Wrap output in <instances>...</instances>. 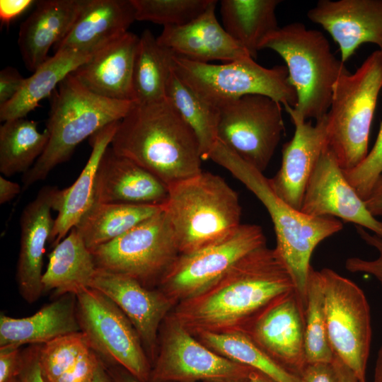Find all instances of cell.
<instances>
[{
  "label": "cell",
  "instance_id": "cell-1",
  "mask_svg": "<svg viewBox=\"0 0 382 382\" xmlns=\"http://www.w3.org/2000/svg\"><path fill=\"white\" fill-rule=\"evenodd\" d=\"M293 289L285 263L275 248L266 245L246 255L202 291L178 303L168 316L193 335L243 331L267 305Z\"/></svg>",
  "mask_w": 382,
  "mask_h": 382
},
{
  "label": "cell",
  "instance_id": "cell-2",
  "mask_svg": "<svg viewBox=\"0 0 382 382\" xmlns=\"http://www.w3.org/2000/svg\"><path fill=\"white\" fill-rule=\"evenodd\" d=\"M110 147L168 187L202 171L198 139L167 98L136 103L120 121Z\"/></svg>",
  "mask_w": 382,
  "mask_h": 382
},
{
  "label": "cell",
  "instance_id": "cell-3",
  "mask_svg": "<svg viewBox=\"0 0 382 382\" xmlns=\"http://www.w3.org/2000/svg\"><path fill=\"white\" fill-rule=\"evenodd\" d=\"M208 159L228 170L262 203L272 221L274 248L292 277L295 290L306 306L308 277L312 253L327 238L340 231L343 225L332 216L304 214L279 197L263 173L240 158L219 139Z\"/></svg>",
  "mask_w": 382,
  "mask_h": 382
},
{
  "label": "cell",
  "instance_id": "cell-4",
  "mask_svg": "<svg viewBox=\"0 0 382 382\" xmlns=\"http://www.w3.org/2000/svg\"><path fill=\"white\" fill-rule=\"evenodd\" d=\"M46 129L50 138L42 154L22 178L23 189L45 180L58 165L71 156L84 139L105 126L120 121L136 103L100 96L71 74L56 88Z\"/></svg>",
  "mask_w": 382,
  "mask_h": 382
},
{
  "label": "cell",
  "instance_id": "cell-5",
  "mask_svg": "<svg viewBox=\"0 0 382 382\" xmlns=\"http://www.w3.org/2000/svg\"><path fill=\"white\" fill-rule=\"evenodd\" d=\"M168 187L163 212L180 254L219 241L241 224L238 193L221 177L202 170Z\"/></svg>",
  "mask_w": 382,
  "mask_h": 382
},
{
  "label": "cell",
  "instance_id": "cell-6",
  "mask_svg": "<svg viewBox=\"0 0 382 382\" xmlns=\"http://www.w3.org/2000/svg\"><path fill=\"white\" fill-rule=\"evenodd\" d=\"M382 88V51L377 50L354 72L345 68L335 81L327 117V146L343 170L367 155L370 129Z\"/></svg>",
  "mask_w": 382,
  "mask_h": 382
},
{
  "label": "cell",
  "instance_id": "cell-7",
  "mask_svg": "<svg viewBox=\"0 0 382 382\" xmlns=\"http://www.w3.org/2000/svg\"><path fill=\"white\" fill-rule=\"evenodd\" d=\"M262 49L274 50L285 62L289 82L297 95L294 110L306 120L324 117L330 108L333 86L346 68L332 53L325 35L294 22L269 35L261 45Z\"/></svg>",
  "mask_w": 382,
  "mask_h": 382
},
{
  "label": "cell",
  "instance_id": "cell-8",
  "mask_svg": "<svg viewBox=\"0 0 382 382\" xmlns=\"http://www.w3.org/2000/svg\"><path fill=\"white\" fill-rule=\"evenodd\" d=\"M173 70L201 99L215 108L248 95H262L294 108L295 88L284 65L265 68L250 57L223 64L198 62L174 56Z\"/></svg>",
  "mask_w": 382,
  "mask_h": 382
},
{
  "label": "cell",
  "instance_id": "cell-9",
  "mask_svg": "<svg viewBox=\"0 0 382 382\" xmlns=\"http://www.w3.org/2000/svg\"><path fill=\"white\" fill-rule=\"evenodd\" d=\"M91 252L98 269L129 277L150 289L157 288L180 254L163 209Z\"/></svg>",
  "mask_w": 382,
  "mask_h": 382
},
{
  "label": "cell",
  "instance_id": "cell-10",
  "mask_svg": "<svg viewBox=\"0 0 382 382\" xmlns=\"http://www.w3.org/2000/svg\"><path fill=\"white\" fill-rule=\"evenodd\" d=\"M319 273L330 347L359 382H367L371 326L364 293L354 282L333 270L323 268Z\"/></svg>",
  "mask_w": 382,
  "mask_h": 382
},
{
  "label": "cell",
  "instance_id": "cell-11",
  "mask_svg": "<svg viewBox=\"0 0 382 382\" xmlns=\"http://www.w3.org/2000/svg\"><path fill=\"white\" fill-rule=\"evenodd\" d=\"M76 299L81 332L104 363L120 366L149 382L151 361L124 312L107 296L91 287L79 291Z\"/></svg>",
  "mask_w": 382,
  "mask_h": 382
},
{
  "label": "cell",
  "instance_id": "cell-12",
  "mask_svg": "<svg viewBox=\"0 0 382 382\" xmlns=\"http://www.w3.org/2000/svg\"><path fill=\"white\" fill-rule=\"evenodd\" d=\"M252 370L208 348L168 315L149 382H248Z\"/></svg>",
  "mask_w": 382,
  "mask_h": 382
},
{
  "label": "cell",
  "instance_id": "cell-13",
  "mask_svg": "<svg viewBox=\"0 0 382 382\" xmlns=\"http://www.w3.org/2000/svg\"><path fill=\"white\" fill-rule=\"evenodd\" d=\"M218 139L263 173L284 132L282 104L248 95L218 108Z\"/></svg>",
  "mask_w": 382,
  "mask_h": 382
},
{
  "label": "cell",
  "instance_id": "cell-14",
  "mask_svg": "<svg viewBox=\"0 0 382 382\" xmlns=\"http://www.w3.org/2000/svg\"><path fill=\"white\" fill-rule=\"evenodd\" d=\"M266 245L261 226L241 224L219 241L180 254L157 289L176 305L207 289L246 255Z\"/></svg>",
  "mask_w": 382,
  "mask_h": 382
},
{
  "label": "cell",
  "instance_id": "cell-15",
  "mask_svg": "<svg viewBox=\"0 0 382 382\" xmlns=\"http://www.w3.org/2000/svg\"><path fill=\"white\" fill-rule=\"evenodd\" d=\"M304 312L293 289L272 301L242 332L283 369L300 377L308 365Z\"/></svg>",
  "mask_w": 382,
  "mask_h": 382
},
{
  "label": "cell",
  "instance_id": "cell-16",
  "mask_svg": "<svg viewBox=\"0 0 382 382\" xmlns=\"http://www.w3.org/2000/svg\"><path fill=\"white\" fill-rule=\"evenodd\" d=\"M300 211L310 216L340 218L382 237V221L369 212L327 145L308 180Z\"/></svg>",
  "mask_w": 382,
  "mask_h": 382
},
{
  "label": "cell",
  "instance_id": "cell-17",
  "mask_svg": "<svg viewBox=\"0 0 382 382\" xmlns=\"http://www.w3.org/2000/svg\"><path fill=\"white\" fill-rule=\"evenodd\" d=\"M90 287L107 296L124 312L152 365L157 354L160 328L175 303L157 288H147L129 277L99 269Z\"/></svg>",
  "mask_w": 382,
  "mask_h": 382
},
{
  "label": "cell",
  "instance_id": "cell-18",
  "mask_svg": "<svg viewBox=\"0 0 382 382\" xmlns=\"http://www.w3.org/2000/svg\"><path fill=\"white\" fill-rule=\"evenodd\" d=\"M294 125V134L282 150V163L270 179L273 191L282 200L300 211L308 180L327 145L326 115L313 125L284 106Z\"/></svg>",
  "mask_w": 382,
  "mask_h": 382
},
{
  "label": "cell",
  "instance_id": "cell-19",
  "mask_svg": "<svg viewBox=\"0 0 382 382\" xmlns=\"http://www.w3.org/2000/svg\"><path fill=\"white\" fill-rule=\"evenodd\" d=\"M307 17L330 35L343 63L365 43L382 51V0H320Z\"/></svg>",
  "mask_w": 382,
  "mask_h": 382
},
{
  "label": "cell",
  "instance_id": "cell-20",
  "mask_svg": "<svg viewBox=\"0 0 382 382\" xmlns=\"http://www.w3.org/2000/svg\"><path fill=\"white\" fill-rule=\"evenodd\" d=\"M58 192L54 186L41 188L25 207L20 218L16 280L20 295L28 303H35L43 294V256L54 225L51 212L54 210Z\"/></svg>",
  "mask_w": 382,
  "mask_h": 382
},
{
  "label": "cell",
  "instance_id": "cell-21",
  "mask_svg": "<svg viewBox=\"0 0 382 382\" xmlns=\"http://www.w3.org/2000/svg\"><path fill=\"white\" fill-rule=\"evenodd\" d=\"M168 187L141 166L109 146L98 165L93 203L163 204Z\"/></svg>",
  "mask_w": 382,
  "mask_h": 382
},
{
  "label": "cell",
  "instance_id": "cell-22",
  "mask_svg": "<svg viewBox=\"0 0 382 382\" xmlns=\"http://www.w3.org/2000/svg\"><path fill=\"white\" fill-rule=\"evenodd\" d=\"M216 4L217 1L212 0L199 16L187 24L164 26L157 41L175 55L198 62L220 60L227 63L250 57L218 22Z\"/></svg>",
  "mask_w": 382,
  "mask_h": 382
},
{
  "label": "cell",
  "instance_id": "cell-23",
  "mask_svg": "<svg viewBox=\"0 0 382 382\" xmlns=\"http://www.w3.org/2000/svg\"><path fill=\"white\" fill-rule=\"evenodd\" d=\"M139 41V37L128 31L97 50L71 74L100 96L135 101L133 71Z\"/></svg>",
  "mask_w": 382,
  "mask_h": 382
},
{
  "label": "cell",
  "instance_id": "cell-24",
  "mask_svg": "<svg viewBox=\"0 0 382 382\" xmlns=\"http://www.w3.org/2000/svg\"><path fill=\"white\" fill-rule=\"evenodd\" d=\"M134 21L132 0H83L69 32L54 49L55 52L74 50L94 53L128 32Z\"/></svg>",
  "mask_w": 382,
  "mask_h": 382
},
{
  "label": "cell",
  "instance_id": "cell-25",
  "mask_svg": "<svg viewBox=\"0 0 382 382\" xmlns=\"http://www.w3.org/2000/svg\"><path fill=\"white\" fill-rule=\"evenodd\" d=\"M83 0L37 1L21 23L18 45L26 68L33 73L49 57L50 49L60 42L73 25Z\"/></svg>",
  "mask_w": 382,
  "mask_h": 382
},
{
  "label": "cell",
  "instance_id": "cell-26",
  "mask_svg": "<svg viewBox=\"0 0 382 382\" xmlns=\"http://www.w3.org/2000/svg\"><path fill=\"white\" fill-rule=\"evenodd\" d=\"M81 332L74 294L62 295L37 312L25 318L1 313L0 348L43 345L58 337Z\"/></svg>",
  "mask_w": 382,
  "mask_h": 382
},
{
  "label": "cell",
  "instance_id": "cell-27",
  "mask_svg": "<svg viewBox=\"0 0 382 382\" xmlns=\"http://www.w3.org/2000/svg\"><path fill=\"white\" fill-rule=\"evenodd\" d=\"M120 121L112 122L89 138L90 156L80 175L71 186L59 190L54 211L57 215L49 243L57 245L74 228L93 202L94 183L101 158L109 147Z\"/></svg>",
  "mask_w": 382,
  "mask_h": 382
},
{
  "label": "cell",
  "instance_id": "cell-28",
  "mask_svg": "<svg viewBox=\"0 0 382 382\" xmlns=\"http://www.w3.org/2000/svg\"><path fill=\"white\" fill-rule=\"evenodd\" d=\"M48 258L42 277L43 293L53 291L54 296L59 297L76 295L90 287L98 268L91 250L74 228L54 247Z\"/></svg>",
  "mask_w": 382,
  "mask_h": 382
},
{
  "label": "cell",
  "instance_id": "cell-29",
  "mask_svg": "<svg viewBox=\"0 0 382 382\" xmlns=\"http://www.w3.org/2000/svg\"><path fill=\"white\" fill-rule=\"evenodd\" d=\"M102 362L82 332L40 346L39 363L45 382H90Z\"/></svg>",
  "mask_w": 382,
  "mask_h": 382
},
{
  "label": "cell",
  "instance_id": "cell-30",
  "mask_svg": "<svg viewBox=\"0 0 382 382\" xmlns=\"http://www.w3.org/2000/svg\"><path fill=\"white\" fill-rule=\"evenodd\" d=\"M94 53L74 50L55 52L25 79L21 90L9 102L0 106V120L4 122L24 118Z\"/></svg>",
  "mask_w": 382,
  "mask_h": 382
},
{
  "label": "cell",
  "instance_id": "cell-31",
  "mask_svg": "<svg viewBox=\"0 0 382 382\" xmlns=\"http://www.w3.org/2000/svg\"><path fill=\"white\" fill-rule=\"evenodd\" d=\"M280 0H222L221 16L227 33L255 59L264 40L279 27Z\"/></svg>",
  "mask_w": 382,
  "mask_h": 382
},
{
  "label": "cell",
  "instance_id": "cell-32",
  "mask_svg": "<svg viewBox=\"0 0 382 382\" xmlns=\"http://www.w3.org/2000/svg\"><path fill=\"white\" fill-rule=\"evenodd\" d=\"M163 204L93 203L74 227L91 250L161 212Z\"/></svg>",
  "mask_w": 382,
  "mask_h": 382
},
{
  "label": "cell",
  "instance_id": "cell-33",
  "mask_svg": "<svg viewBox=\"0 0 382 382\" xmlns=\"http://www.w3.org/2000/svg\"><path fill=\"white\" fill-rule=\"evenodd\" d=\"M175 54L160 45L149 30L139 37L134 71V100L139 104L158 102L166 98V88L173 71Z\"/></svg>",
  "mask_w": 382,
  "mask_h": 382
},
{
  "label": "cell",
  "instance_id": "cell-34",
  "mask_svg": "<svg viewBox=\"0 0 382 382\" xmlns=\"http://www.w3.org/2000/svg\"><path fill=\"white\" fill-rule=\"evenodd\" d=\"M37 122L18 118L0 127V172L6 177L25 173L44 152L50 135L38 130Z\"/></svg>",
  "mask_w": 382,
  "mask_h": 382
},
{
  "label": "cell",
  "instance_id": "cell-35",
  "mask_svg": "<svg viewBox=\"0 0 382 382\" xmlns=\"http://www.w3.org/2000/svg\"><path fill=\"white\" fill-rule=\"evenodd\" d=\"M194 336L216 353L262 372L276 382H301L300 377L289 373L276 363L244 332H205Z\"/></svg>",
  "mask_w": 382,
  "mask_h": 382
},
{
  "label": "cell",
  "instance_id": "cell-36",
  "mask_svg": "<svg viewBox=\"0 0 382 382\" xmlns=\"http://www.w3.org/2000/svg\"><path fill=\"white\" fill-rule=\"evenodd\" d=\"M168 98L197 136L202 161L218 140L219 110L197 96L177 76L174 70L166 88Z\"/></svg>",
  "mask_w": 382,
  "mask_h": 382
},
{
  "label": "cell",
  "instance_id": "cell-37",
  "mask_svg": "<svg viewBox=\"0 0 382 382\" xmlns=\"http://www.w3.org/2000/svg\"><path fill=\"white\" fill-rule=\"evenodd\" d=\"M304 318L308 364L332 363L334 353L327 334L322 282L319 270L312 267L308 277Z\"/></svg>",
  "mask_w": 382,
  "mask_h": 382
},
{
  "label": "cell",
  "instance_id": "cell-38",
  "mask_svg": "<svg viewBox=\"0 0 382 382\" xmlns=\"http://www.w3.org/2000/svg\"><path fill=\"white\" fill-rule=\"evenodd\" d=\"M212 0H132L137 21L183 25L199 16Z\"/></svg>",
  "mask_w": 382,
  "mask_h": 382
},
{
  "label": "cell",
  "instance_id": "cell-39",
  "mask_svg": "<svg viewBox=\"0 0 382 382\" xmlns=\"http://www.w3.org/2000/svg\"><path fill=\"white\" fill-rule=\"evenodd\" d=\"M344 175L361 198L365 200L382 173V122L374 145L364 160Z\"/></svg>",
  "mask_w": 382,
  "mask_h": 382
},
{
  "label": "cell",
  "instance_id": "cell-40",
  "mask_svg": "<svg viewBox=\"0 0 382 382\" xmlns=\"http://www.w3.org/2000/svg\"><path fill=\"white\" fill-rule=\"evenodd\" d=\"M359 237L378 252L374 260H365L358 257H349L345 261V268L352 273H364L373 276L382 286V237L371 233L366 228L356 226Z\"/></svg>",
  "mask_w": 382,
  "mask_h": 382
},
{
  "label": "cell",
  "instance_id": "cell-41",
  "mask_svg": "<svg viewBox=\"0 0 382 382\" xmlns=\"http://www.w3.org/2000/svg\"><path fill=\"white\" fill-rule=\"evenodd\" d=\"M23 359L20 347L0 348V382H11L17 378L22 369Z\"/></svg>",
  "mask_w": 382,
  "mask_h": 382
},
{
  "label": "cell",
  "instance_id": "cell-42",
  "mask_svg": "<svg viewBox=\"0 0 382 382\" xmlns=\"http://www.w3.org/2000/svg\"><path fill=\"white\" fill-rule=\"evenodd\" d=\"M26 78L14 67L8 66L0 71V106L9 102L21 90Z\"/></svg>",
  "mask_w": 382,
  "mask_h": 382
},
{
  "label": "cell",
  "instance_id": "cell-43",
  "mask_svg": "<svg viewBox=\"0 0 382 382\" xmlns=\"http://www.w3.org/2000/svg\"><path fill=\"white\" fill-rule=\"evenodd\" d=\"M40 345H31L23 351V366L18 382H45L39 363Z\"/></svg>",
  "mask_w": 382,
  "mask_h": 382
},
{
  "label": "cell",
  "instance_id": "cell-44",
  "mask_svg": "<svg viewBox=\"0 0 382 382\" xmlns=\"http://www.w3.org/2000/svg\"><path fill=\"white\" fill-rule=\"evenodd\" d=\"M300 378L301 382H338L332 363L308 364Z\"/></svg>",
  "mask_w": 382,
  "mask_h": 382
},
{
  "label": "cell",
  "instance_id": "cell-45",
  "mask_svg": "<svg viewBox=\"0 0 382 382\" xmlns=\"http://www.w3.org/2000/svg\"><path fill=\"white\" fill-rule=\"evenodd\" d=\"M36 1L0 0V21L2 25H9L28 10Z\"/></svg>",
  "mask_w": 382,
  "mask_h": 382
},
{
  "label": "cell",
  "instance_id": "cell-46",
  "mask_svg": "<svg viewBox=\"0 0 382 382\" xmlns=\"http://www.w3.org/2000/svg\"><path fill=\"white\" fill-rule=\"evenodd\" d=\"M364 202L367 209L374 216H382V173L376 179Z\"/></svg>",
  "mask_w": 382,
  "mask_h": 382
},
{
  "label": "cell",
  "instance_id": "cell-47",
  "mask_svg": "<svg viewBox=\"0 0 382 382\" xmlns=\"http://www.w3.org/2000/svg\"><path fill=\"white\" fill-rule=\"evenodd\" d=\"M21 192V186L18 183L0 176V204L9 202Z\"/></svg>",
  "mask_w": 382,
  "mask_h": 382
},
{
  "label": "cell",
  "instance_id": "cell-48",
  "mask_svg": "<svg viewBox=\"0 0 382 382\" xmlns=\"http://www.w3.org/2000/svg\"><path fill=\"white\" fill-rule=\"evenodd\" d=\"M105 366L113 382H144L120 366L106 364Z\"/></svg>",
  "mask_w": 382,
  "mask_h": 382
},
{
  "label": "cell",
  "instance_id": "cell-49",
  "mask_svg": "<svg viewBox=\"0 0 382 382\" xmlns=\"http://www.w3.org/2000/svg\"><path fill=\"white\" fill-rule=\"evenodd\" d=\"M332 364L336 371L338 382H359L351 369L335 355Z\"/></svg>",
  "mask_w": 382,
  "mask_h": 382
},
{
  "label": "cell",
  "instance_id": "cell-50",
  "mask_svg": "<svg viewBox=\"0 0 382 382\" xmlns=\"http://www.w3.org/2000/svg\"><path fill=\"white\" fill-rule=\"evenodd\" d=\"M90 382H113L103 361Z\"/></svg>",
  "mask_w": 382,
  "mask_h": 382
},
{
  "label": "cell",
  "instance_id": "cell-51",
  "mask_svg": "<svg viewBox=\"0 0 382 382\" xmlns=\"http://www.w3.org/2000/svg\"><path fill=\"white\" fill-rule=\"evenodd\" d=\"M374 382H382V344L377 354Z\"/></svg>",
  "mask_w": 382,
  "mask_h": 382
},
{
  "label": "cell",
  "instance_id": "cell-52",
  "mask_svg": "<svg viewBox=\"0 0 382 382\" xmlns=\"http://www.w3.org/2000/svg\"><path fill=\"white\" fill-rule=\"evenodd\" d=\"M248 382H276L272 378L265 375V374L260 372L257 370L253 369L248 378Z\"/></svg>",
  "mask_w": 382,
  "mask_h": 382
},
{
  "label": "cell",
  "instance_id": "cell-53",
  "mask_svg": "<svg viewBox=\"0 0 382 382\" xmlns=\"http://www.w3.org/2000/svg\"><path fill=\"white\" fill-rule=\"evenodd\" d=\"M11 382H18V378H17L13 380L12 381H11Z\"/></svg>",
  "mask_w": 382,
  "mask_h": 382
}]
</instances>
